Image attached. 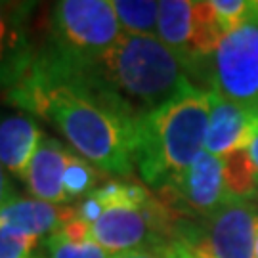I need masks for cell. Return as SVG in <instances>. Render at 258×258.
Instances as JSON below:
<instances>
[{
  "instance_id": "cell-1",
  "label": "cell",
  "mask_w": 258,
  "mask_h": 258,
  "mask_svg": "<svg viewBox=\"0 0 258 258\" xmlns=\"http://www.w3.org/2000/svg\"><path fill=\"white\" fill-rule=\"evenodd\" d=\"M2 98L18 111L52 124L67 146L96 168L115 176L136 170L140 119L81 67L37 48L27 75Z\"/></svg>"
},
{
  "instance_id": "cell-2",
  "label": "cell",
  "mask_w": 258,
  "mask_h": 258,
  "mask_svg": "<svg viewBox=\"0 0 258 258\" xmlns=\"http://www.w3.org/2000/svg\"><path fill=\"white\" fill-rule=\"evenodd\" d=\"M209 111L211 90L191 83L138 120L134 165L155 194L176 182L205 149Z\"/></svg>"
},
{
  "instance_id": "cell-3",
  "label": "cell",
  "mask_w": 258,
  "mask_h": 258,
  "mask_svg": "<svg viewBox=\"0 0 258 258\" xmlns=\"http://www.w3.org/2000/svg\"><path fill=\"white\" fill-rule=\"evenodd\" d=\"M77 67L92 75L138 119L191 84L182 61L157 37L122 35L96 61Z\"/></svg>"
},
{
  "instance_id": "cell-4",
  "label": "cell",
  "mask_w": 258,
  "mask_h": 258,
  "mask_svg": "<svg viewBox=\"0 0 258 258\" xmlns=\"http://www.w3.org/2000/svg\"><path fill=\"white\" fill-rule=\"evenodd\" d=\"M122 37L111 0H59L48 10L46 38L38 48L61 61H96Z\"/></svg>"
},
{
  "instance_id": "cell-5",
  "label": "cell",
  "mask_w": 258,
  "mask_h": 258,
  "mask_svg": "<svg viewBox=\"0 0 258 258\" xmlns=\"http://www.w3.org/2000/svg\"><path fill=\"white\" fill-rule=\"evenodd\" d=\"M224 37L211 2H159L157 38L182 61L187 75L205 73Z\"/></svg>"
},
{
  "instance_id": "cell-6",
  "label": "cell",
  "mask_w": 258,
  "mask_h": 258,
  "mask_svg": "<svg viewBox=\"0 0 258 258\" xmlns=\"http://www.w3.org/2000/svg\"><path fill=\"white\" fill-rule=\"evenodd\" d=\"M205 73L211 92L258 111V0L254 18L222 38Z\"/></svg>"
},
{
  "instance_id": "cell-7",
  "label": "cell",
  "mask_w": 258,
  "mask_h": 258,
  "mask_svg": "<svg viewBox=\"0 0 258 258\" xmlns=\"http://www.w3.org/2000/svg\"><path fill=\"white\" fill-rule=\"evenodd\" d=\"M258 211L250 201H230L195 224L182 218L176 239H184L211 258H254Z\"/></svg>"
},
{
  "instance_id": "cell-8",
  "label": "cell",
  "mask_w": 258,
  "mask_h": 258,
  "mask_svg": "<svg viewBox=\"0 0 258 258\" xmlns=\"http://www.w3.org/2000/svg\"><path fill=\"white\" fill-rule=\"evenodd\" d=\"M159 199L180 216L189 220H205L233 201L224 182L222 159L209 151H201L176 182L157 191Z\"/></svg>"
},
{
  "instance_id": "cell-9",
  "label": "cell",
  "mask_w": 258,
  "mask_h": 258,
  "mask_svg": "<svg viewBox=\"0 0 258 258\" xmlns=\"http://www.w3.org/2000/svg\"><path fill=\"white\" fill-rule=\"evenodd\" d=\"M37 2L0 0V94L16 88L37 55L31 37V16Z\"/></svg>"
},
{
  "instance_id": "cell-10",
  "label": "cell",
  "mask_w": 258,
  "mask_h": 258,
  "mask_svg": "<svg viewBox=\"0 0 258 258\" xmlns=\"http://www.w3.org/2000/svg\"><path fill=\"white\" fill-rule=\"evenodd\" d=\"M258 132V111L224 100L211 92L209 126L205 136V151L214 157H224L247 149Z\"/></svg>"
},
{
  "instance_id": "cell-11",
  "label": "cell",
  "mask_w": 258,
  "mask_h": 258,
  "mask_svg": "<svg viewBox=\"0 0 258 258\" xmlns=\"http://www.w3.org/2000/svg\"><path fill=\"white\" fill-rule=\"evenodd\" d=\"M75 218H79L75 205H52L35 197L16 195L0 207V230L18 231L42 241Z\"/></svg>"
},
{
  "instance_id": "cell-12",
  "label": "cell",
  "mask_w": 258,
  "mask_h": 258,
  "mask_svg": "<svg viewBox=\"0 0 258 258\" xmlns=\"http://www.w3.org/2000/svg\"><path fill=\"white\" fill-rule=\"evenodd\" d=\"M42 136L37 117L25 111H0V165L23 184Z\"/></svg>"
},
{
  "instance_id": "cell-13",
  "label": "cell",
  "mask_w": 258,
  "mask_h": 258,
  "mask_svg": "<svg viewBox=\"0 0 258 258\" xmlns=\"http://www.w3.org/2000/svg\"><path fill=\"white\" fill-rule=\"evenodd\" d=\"M71 148L61 140L44 134L25 178L31 197L52 205H71L63 191V174Z\"/></svg>"
},
{
  "instance_id": "cell-14",
  "label": "cell",
  "mask_w": 258,
  "mask_h": 258,
  "mask_svg": "<svg viewBox=\"0 0 258 258\" xmlns=\"http://www.w3.org/2000/svg\"><path fill=\"white\" fill-rule=\"evenodd\" d=\"M222 170L233 201H249L258 194V172L247 149H237L222 157Z\"/></svg>"
},
{
  "instance_id": "cell-15",
  "label": "cell",
  "mask_w": 258,
  "mask_h": 258,
  "mask_svg": "<svg viewBox=\"0 0 258 258\" xmlns=\"http://www.w3.org/2000/svg\"><path fill=\"white\" fill-rule=\"evenodd\" d=\"M122 35L157 37L159 2L153 0H111Z\"/></svg>"
},
{
  "instance_id": "cell-16",
  "label": "cell",
  "mask_w": 258,
  "mask_h": 258,
  "mask_svg": "<svg viewBox=\"0 0 258 258\" xmlns=\"http://www.w3.org/2000/svg\"><path fill=\"white\" fill-rule=\"evenodd\" d=\"M100 178H102L100 168H96L92 163H88L84 157L71 149L63 174V191L67 201L73 203L75 199L88 197L98 187Z\"/></svg>"
},
{
  "instance_id": "cell-17",
  "label": "cell",
  "mask_w": 258,
  "mask_h": 258,
  "mask_svg": "<svg viewBox=\"0 0 258 258\" xmlns=\"http://www.w3.org/2000/svg\"><path fill=\"white\" fill-rule=\"evenodd\" d=\"M42 249L44 258H113V254H109L94 239L86 243H71L57 233L42 241Z\"/></svg>"
},
{
  "instance_id": "cell-18",
  "label": "cell",
  "mask_w": 258,
  "mask_h": 258,
  "mask_svg": "<svg viewBox=\"0 0 258 258\" xmlns=\"http://www.w3.org/2000/svg\"><path fill=\"white\" fill-rule=\"evenodd\" d=\"M42 239L12 230H0V258H31Z\"/></svg>"
},
{
  "instance_id": "cell-19",
  "label": "cell",
  "mask_w": 258,
  "mask_h": 258,
  "mask_svg": "<svg viewBox=\"0 0 258 258\" xmlns=\"http://www.w3.org/2000/svg\"><path fill=\"white\" fill-rule=\"evenodd\" d=\"M161 258H211L209 254L201 252L199 249H195L194 245H189L184 239H172L170 243H166L163 250L159 252Z\"/></svg>"
},
{
  "instance_id": "cell-20",
  "label": "cell",
  "mask_w": 258,
  "mask_h": 258,
  "mask_svg": "<svg viewBox=\"0 0 258 258\" xmlns=\"http://www.w3.org/2000/svg\"><path fill=\"white\" fill-rule=\"evenodd\" d=\"M77 212H79V218H81V220L92 226L94 222L102 216L103 207H102V203L90 194L88 197H84L83 201L77 205Z\"/></svg>"
},
{
  "instance_id": "cell-21",
  "label": "cell",
  "mask_w": 258,
  "mask_h": 258,
  "mask_svg": "<svg viewBox=\"0 0 258 258\" xmlns=\"http://www.w3.org/2000/svg\"><path fill=\"white\" fill-rule=\"evenodd\" d=\"M16 195L18 194L14 191V185L10 182L8 172L4 170V166L0 165V207L4 203H8L10 199H14Z\"/></svg>"
},
{
  "instance_id": "cell-22",
  "label": "cell",
  "mask_w": 258,
  "mask_h": 258,
  "mask_svg": "<svg viewBox=\"0 0 258 258\" xmlns=\"http://www.w3.org/2000/svg\"><path fill=\"white\" fill-rule=\"evenodd\" d=\"M247 151H249L250 161H252V165H254V168H256V172H258V132L254 134V138H252V142L249 144Z\"/></svg>"
},
{
  "instance_id": "cell-23",
  "label": "cell",
  "mask_w": 258,
  "mask_h": 258,
  "mask_svg": "<svg viewBox=\"0 0 258 258\" xmlns=\"http://www.w3.org/2000/svg\"><path fill=\"white\" fill-rule=\"evenodd\" d=\"M113 258H161L157 252H124V254H117Z\"/></svg>"
},
{
  "instance_id": "cell-24",
  "label": "cell",
  "mask_w": 258,
  "mask_h": 258,
  "mask_svg": "<svg viewBox=\"0 0 258 258\" xmlns=\"http://www.w3.org/2000/svg\"><path fill=\"white\" fill-rule=\"evenodd\" d=\"M254 258H258V235H256V247H254Z\"/></svg>"
},
{
  "instance_id": "cell-25",
  "label": "cell",
  "mask_w": 258,
  "mask_h": 258,
  "mask_svg": "<svg viewBox=\"0 0 258 258\" xmlns=\"http://www.w3.org/2000/svg\"><path fill=\"white\" fill-rule=\"evenodd\" d=\"M31 258H40V256H31Z\"/></svg>"
}]
</instances>
